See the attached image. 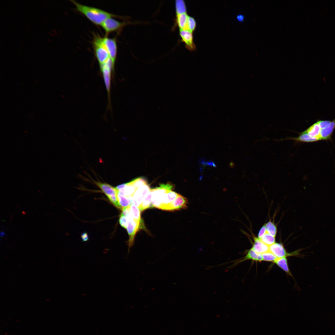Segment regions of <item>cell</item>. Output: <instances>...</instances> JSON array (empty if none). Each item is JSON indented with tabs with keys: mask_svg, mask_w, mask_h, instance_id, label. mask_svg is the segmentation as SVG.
<instances>
[{
	"mask_svg": "<svg viewBox=\"0 0 335 335\" xmlns=\"http://www.w3.org/2000/svg\"><path fill=\"white\" fill-rule=\"evenodd\" d=\"M118 197L119 205L122 210L129 207L131 204V201L129 198L122 196L118 193Z\"/></svg>",
	"mask_w": 335,
	"mask_h": 335,
	"instance_id": "24",
	"label": "cell"
},
{
	"mask_svg": "<svg viewBox=\"0 0 335 335\" xmlns=\"http://www.w3.org/2000/svg\"><path fill=\"white\" fill-rule=\"evenodd\" d=\"M188 17L189 16L186 13L176 15V25L178 26L179 29H187Z\"/></svg>",
	"mask_w": 335,
	"mask_h": 335,
	"instance_id": "18",
	"label": "cell"
},
{
	"mask_svg": "<svg viewBox=\"0 0 335 335\" xmlns=\"http://www.w3.org/2000/svg\"><path fill=\"white\" fill-rule=\"evenodd\" d=\"M178 194L172 190L165 193L162 197L159 209L164 210L166 207L177 197Z\"/></svg>",
	"mask_w": 335,
	"mask_h": 335,
	"instance_id": "15",
	"label": "cell"
},
{
	"mask_svg": "<svg viewBox=\"0 0 335 335\" xmlns=\"http://www.w3.org/2000/svg\"><path fill=\"white\" fill-rule=\"evenodd\" d=\"M103 41L109 54V58L114 66L116 60L117 47L116 39L115 38H103Z\"/></svg>",
	"mask_w": 335,
	"mask_h": 335,
	"instance_id": "9",
	"label": "cell"
},
{
	"mask_svg": "<svg viewBox=\"0 0 335 335\" xmlns=\"http://www.w3.org/2000/svg\"><path fill=\"white\" fill-rule=\"evenodd\" d=\"M119 223L121 226L126 229L127 225V220L125 215L121 214L119 218Z\"/></svg>",
	"mask_w": 335,
	"mask_h": 335,
	"instance_id": "28",
	"label": "cell"
},
{
	"mask_svg": "<svg viewBox=\"0 0 335 335\" xmlns=\"http://www.w3.org/2000/svg\"><path fill=\"white\" fill-rule=\"evenodd\" d=\"M81 238L83 241H87L89 240V237L87 233L84 232L82 233Z\"/></svg>",
	"mask_w": 335,
	"mask_h": 335,
	"instance_id": "31",
	"label": "cell"
},
{
	"mask_svg": "<svg viewBox=\"0 0 335 335\" xmlns=\"http://www.w3.org/2000/svg\"><path fill=\"white\" fill-rule=\"evenodd\" d=\"M330 121V120H318L317 122L320 128L322 129L326 127Z\"/></svg>",
	"mask_w": 335,
	"mask_h": 335,
	"instance_id": "29",
	"label": "cell"
},
{
	"mask_svg": "<svg viewBox=\"0 0 335 335\" xmlns=\"http://www.w3.org/2000/svg\"><path fill=\"white\" fill-rule=\"evenodd\" d=\"M237 19L238 20L242 21L243 20L244 17L242 15H239L237 16Z\"/></svg>",
	"mask_w": 335,
	"mask_h": 335,
	"instance_id": "32",
	"label": "cell"
},
{
	"mask_svg": "<svg viewBox=\"0 0 335 335\" xmlns=\"http://www.w3.org/2000/svg\"><path fill=\"white\" fill-rule=\"evenodd\" d=\"M188 203L186 198L178 194L177 197L166 207L164 210L172 211L186 209L188 207Z\"/></svg>",
	"mask_w": 335,
	"mask_h": 335,
	"instance_id": "10",
	"label": "cell"
},
{
	"mask_svg": "<svg viewBox=\"0 0 335 335\" xmlns=\"http://www.w3.org/2000/svg\"><path fill=\"white\" fill-rule=\"evenodd\" d=\"M335 129V119L331 121L325 127L321 129L320 137L321 140H328L331 139L334 130Z\"/></svg>",
	"mask_w": 335,
	"mask_h": 335,
	"instance_id": "13",
	"label": "cell"
},
{
	"mask_svg": "<svg viewBox=\"0 0 335 335\" xmlns=\"http://www.w3.org/2000/svg\"><path fill=\"white\" fill-rule=\"evenodd\" d=\"M321 129L318 122H317L305 131L310 136L319 141L321 140L320 137Z\"/></svg>",
	"mask_w": 335,
	"mask_h": 335,
	"instance_id": "17",
	"label": "cell"
},
{
	"mask_svg": "<svg viewBox=\"0 0 335 335\" xmlns=\"http://www.w3.org/2000/svg\"><path fill=\"white\" fill-rule=\"evenodd\" d=\"M259 239L264 243L269 246L275 243V237L272 236L267 232Z\"/></svg>",
	"mask_w": 335,
	"mask_h": 335,
	"instance_id": "23",
	"label": "cell"
},
{
	"mask_svg": "<svg viewBox=\"0 0 335 335\" xmlns=\"http://www.w3.org/2000/svg\"><path fill=\"white\" fill-rule=\"evenodd\" d=\"M71 1L75 5L77 10L83 14L96 25H100L106 19L109 17H120L98 8L81 4L74 0Z\"/></svg>",
	"mask_w": 335,
	"mask_h": 335,
	"instance_id": "1",
	"label": "cell"
},
{
	"mask_svg": "<svg viewBox=\"0 0 335 335\" xmlns=\"http://www.w3.org/2000/svg\"><path fill=\"white\" fill-rule=\"evenodd\" d=\"M150 190L148 183L139 187L130 199L131 204H133L138 207L142 203L144 197L150 191Z\"/></svg>",
	"mask_w": 335,
	"mask_h": 335,
	"instance_id": "8",
	"label": "cell"
},
{
	"mask_svg": "<svg viewBox=\"0 0 335 335\" xmlns=\"http://www.w3.org/2000/svg\"><path fill=\"white\" fill-rule=\"evenodd\" d=\"M129 212L133 219L137 222L142 224L141 211L138 207L133 204L129 206Z\"/></svg>",
	"mask_w": 335,
	"mask_h": 335,
	"instance_id": "20",
	"label": "cell"
},
{
	"mask_svg": "<svg viewBox=\"0 0 335 335\" xmlns=\"http://www.w3.org/2000/svg\"><path fill=\"white\" fill-rule=\"evenodd\" d=\"M105 84L108 95L110 92L111 78L112 71H114V66L109 58L105 62L100 65Z\"/></svg>",
	"mask_w": 335,
	"mask_h": 335,
	"instance_id": "6",
	"label": "cell"
},
{
	"mask_svg": "<svg viewBox=\"0 0 335 335\" xmlns=\"http://www.w3.org/2000/svg\"><path fill=\"white\" fill-rule=\"evenodd\" d=\"M175 6L176 15L186 13V5L183 0H176Z\"/></svg>",
	"mask_w": 335,
	"mask_h": 335,
	"instance_id": "22",
	"label": "cell"
},
{
	"mask_svg": "<svg viewBox=\"0 0 335 335\" xmlns=\"http://www.w3.org/2000/svg\"><path fill=\"white\" fill-rule=\"evenodd\" d=\"M274 262L286 273L290 275L286 257L277 258Z\"/></svg>",
	"mask_w": 335,
	"mask_h": 335,
	"instance_id": "21",
	"label": "cell"
},
{
	"mask_svg": "<svg viewBox=\"0 0 335 335\" xmlns=\"http://www.w3.org/2000/svg\"><path fill=\"white\" fill-rule=\"evenodd\" d=\"M179 30L180 36L186 47L191 51L195 50L196 46L193 41V32L187 29Z\"/></svg>",
	"mask_w": 335,
	"mask_h": 335,
	"instance_id": "11",
	"label": "cell"
},
{
	"mask_svg": "<svg viewBox=\"0 0 335 335\" xmlns=\"http://www.w3.org/2000/svg\"><path fill=\"white\" fill-rule=\"evenodd\" d=\"M125 215L127 220L126 229L129 236L128 243V254L131 248L134 244L135 234L140 228H142V225L141 224L137 222L133 219L129 212V210L126 212Z\"/></svg>",
	"mask_w": 335,
	"mask_h": 335,
	"instance_id": "3",
	"label": "cell"
},
{
	"mask_svg": "<svg viewBox=\"0 0 335 335\" xmlns=\"http://www.w3.org/2000/svg\"><path fill=\"white\" fill-rule=\"evenodd\" d=\"M252 248L255 252L261 254L269 251V246L264 243L258 238H254Z\"/></svg>",
	"mask_w": 335,
	"mask_h": 335,
	"instance_id": "16",
	"label": "cell"
},
{
	"mask_svg": "<svg viewBox=\"0 0 335 335\" xmlns=\"http://www.w3.org/2000/svg\"><path fill=\"white\" fill-rule=\"evenodd\" d=\"M249 260L259 261L263 260L261 254L256 252L252 248L248 251L246 256L244 257L232 261L233 263L230 268H232L244 261Z\"/></svg>",
	"mask_w": 335,
	"mask_h": 335,
	"instance_id": "12",
	"label": "cell"
},
{
	"mask_svg": "<svg viewBox=\"0 0 335 335\" xmlns=\"http://www.w3.org/2000/svg\"><path fill=\"white\" fill-rule=\"evenodd\" d=\"M95 183L101 190L114 206L122 210L118 197V190L115 187L108 184L100 181H95Z\"/></svg>",
	"mask_w": 335,
	"mask_h": 335,
	"instance_id": "4",
	"label": "cell"
},
{
	"mask_svg": "<svg viewBox=\"0 0 335 335\" xmlns=\"http://www.w3.org/2000/svg\"><path fill=\"white\" fill-rule=\"evenodd\" d=\"M266 232L273 236L275 237L277 233V228L275 225L271 221H269L265 225Z\"/></svg>",
	"mask_w": 335,
	"mask_h": 335,
	"instance_id": "25",
	"label": "cell"
},
{
	"mask_svg": "<svg viewBox=\"0 0 335 335\" xmlns=\"http://www.w3.org/2000/svg\"><path fill=\"white\" fill-rule=\"evenodd\" d=\"M173 188V185L171 184L168 183L161 184L159 187L151 189L153 207L159 209L163 195L166 192L172 190Z\"/></svg>",
	"mask_w": 335,
	"mask_h": 335,
	"instance_id": "5",
	"label": "cell"
},
{
	"mask_svg": "<svg viewBox=\"0 0 335 335\" xmlns=\"http://www.w3.org/2000/svg\"><path fill=\"white\" fill-rule=\"evenodd\" d=\"M269 251L277 258L286 257L288 255L283 245L280 243H275L270 246Z\"/></svg>",
	"mask_w": 335,
	"mask_h": 335,
	"instance_id": "14",
	"label": "cell"
},
{
	"mask_svg": "<svg viewBox=\"0 0 335 335\" xmlns=\"http://www.w3.org/2000/svg\"><path fill=\"white\" fill-rule=\"evenodd\" d=\"M95 54L99 63L101 65L109 58V53L104 44L103 38L95 34L93 41Z\"/></svg>",
	"mask_w": 335,
	"mask_h": 335,
	"instance_id": "2",
	"label": "cell"
},
{
	"mask_svg": "<svg viewBox=\"0 0 335 335\" xmlns=\"http://www.w3.org/2000/svg\"><path fill=\"white\" fill-rule=\"evenodd\" d=\"M5 236V233L3 231H2L1 232L0 236L1 237H3Z\"/></svg>",
	"mask_w": 335,
	"mask_h": 335,
	"instance_id": "33",
	"label": "cell"
},
{
	"mask_svg": "<svg viewBox=\"0 0 335 335\" xmlns=\"http://www.w3.org/2000/svg\"><path fill=\"white\" fill-rule=\"evenodd\" d=\"M196 27V22L195 20L193 17L189 16L186 29L193 32L195 29Z\"/></svg>",
	"mask_w": 335,
	"mask_h": 335,
	"instance_id": "27",
	"label": "cell"
},
{
	"mask_svg": "<svg viewBox=\"0 0 335 335\" xmlns=\"http://www.w3.org/2000/svg\"><path fill=\"white\" fill-rule=\"evenodd\" d=\"M261 255L263 261L274 262L277 259V257L270 251L264 252Z\"/></svg>",
	"mask_w": 335,
	"mask_h": 335,
	"instance_id": "26",
	"label": "cell"
},
{
	"mask_svg": "<svg viewBox=\"0 0 335 335\" xmlns=\"http://www.w3.org/2000/svg\"><path fill=\"white\" fill-rule=\"evenodd\" d=\"M266 232V229L265 225L263 226L261 228L258 233V238L260 239L263 236Z\"/></svg>",
	"mask_w": 335,
	"mask_h": 335,
	"instance_id": "30",
	"label": "cell"
},
{
	"mask_svg": "<svg viewBox=\"0 0 335 335\" xmlns=\"http://www.w3.org/2000/svg\"><path fill=\"white\" fill-rule=\"evenodd\" d=\"M128 22L118 21L111 17L106 19L100 25L106 33L121 29Z\"/></svg>",
	"mask_w": 335,
	"mask_h": 335,
	"instance_id": "7",
	"label": "cell"
},
{
	"mask_svg": "<svg viewBox=\"0 0 335 335\" xmlns=\"http://www.w3.org/2000/svg\"><path fill=\"white\" fill-rule=\"evenodd\" d=\"M152 192L150 189V191L144 197L142 203L138 207L141 211L146 209L150 208L153 207L152 203Z\"/></svg>",
	"mask_w": 335,
	"mask_h": 335,
	"instance_id": "19",
	"label": "cell"
}]
</instances>
